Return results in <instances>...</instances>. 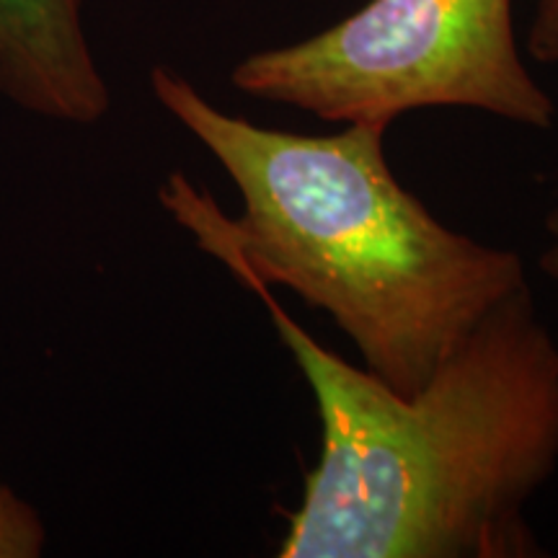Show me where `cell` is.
Listing matches in <instances>:
<instances>
[{
    "instance_id": "cell-3",
    "label": "cell",
    "mask_w": 558,
    "mask_h": 558,
    "mask_svg": "<svg viewBox=\"0 0 558 558\" xmlns=\"http://www.w3.org/2000/svg\"><path fill=\"white\" fill-rule=\"evenodd\" d=\"M230 83L324 122L388 124L416 109H478L550 130L556 104L522 62L512 0H367L288 47L251 52Z\"/></svg>"
},
{
    "instance_id": "cell-5",
    "label": "cell",
    "mask_w": 558,
    "mask_h": 558,
    "mask_svg": "<svg viewBox=\"0 0 558 558\" xmlns=\"http://www.w3.org/2000/svg\"><path fill=\"white\" fill-rule=\"evenodd\" d=\"M47 550V525L39 509L0 481V558H39Z\"/></svg>"
},
{
    "instance_id": "cell-6",
    "label": "cell",
    "mask_w": 558,
    "mask_h": 558,
    "mask_svg": "<svg viewBox=\"0 0 558 558\" xmlns=\"http://www.w3.org/2000/svg\"><path fill=\"white\" fill-rule=\"evenodd\" d=\"M527 52L535 62H558V0H538L527 32Z\"/></svg>"
},
{
    "instance_id": "cell-2",
    "label": "cell",
    "mask_w": 558,
    "mask_h": 558,
    "mask_svg": "<svg viewBox=\"0 0 558 558\" xmlns=\"http://www.w3.org/2000/svg\"><path fill=\"white\" fill-rule=\"evenodd\" d=\"M308 383L320 456L279 558L541 556L527 501L558 469V341L522 284L414 396L349 365L251 284Z\"/></svg>"
},
{
    "instance_id": "cell-4",
    "label": "cell",
    "mask_w": 558,
    "mask_h": 558,
    "mask_svg": "<svg viewBox=\"0 0 558 558\" xmlns=\"http://www.w3.org/2000/svg\"><path fill=\"white\" fill-rule=\"evenodd\" d=\"M0 99L58 124L101 122L111 109L86 32V0H0Z\"/></svg>"
},
{
    "instance_id": "cell-7",
    "label": "cell",
    "mask_w": 558,
    "mask_h": 558,
    "mask_svg": "<svg viewBox=\"0 0 558 558\" xmlns=\"http://www.w3.org/2000/svg\"><path fill=\"white\" fill-rule=\"evenodd\" d=\"M543 228H546V235H548V246L543 248L541 259H538V267L543 275H548L554 282H558V207L550 209L546 215V220H543Z\"/></svg>"
},
{
    "instance_id": "cell-1",
    "label": "cell",
    "mask_w": 558,
    "mask_h": 558,
    "mask_svg": "<svg viewBox=\"0 0 558 558\" xmlns=\"http://www.w3.org/2000/svg\"><path fill=\"white\" fill-rule=\"evenodd\" d=\"M160 107L222 166L235 220L173 173L160 202L246 288H288L357 347L362 367L414 396L494 305L527 284L522 256L439 222L386 158L388 124L333 135L254 124L156 65Z\"/></svg>"
}]
</instances>
